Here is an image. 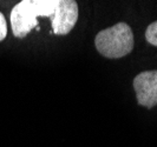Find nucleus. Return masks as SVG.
Wrapping results in <instances>:
<instances>
[{"instance_id": "obj_3", "label": "nucleus", "mask_w": 157, "mask_h": 147, "mask_svg": "<svg viewBox=\"0 0 157 147\" xmlns=\"http://www.w3.org/2000/svg\"><path fill=\"white\" fill-rule=\"evenodd\" d=\"M78 20V4L75 0L58 1L55 12L51 17L52 33L65 35L72 31Z\"/></svg>"}, {"instance_id": "obj_1", "label": "nucleus", "mask_w": 157, "mask_h": 147, "mask_svg": "<svg viewBox=\"0 0 157 147\" xmlns=\"http://www.w3.org/2000/svg\"><path fill=\"white\" fill-rule=\"evenodd\" d=\"M58 1L24 0L16 5L11 12L12 31L17 38H25L32 28L38 26L37 17H52Z\"/></svg>"}, {"instance_id": "obj_2", "label": "nucleus", "mask_w": 157, "mask_h": 147, "mask_svg": "<svg viewBox=\"0 0 157 147\" xmlns=\"http://www.w3.org/2000/svg\"><path fill=\"white\" fill-rule=\"evenodd\" d=\"M97 51L105 58L118 59L129 54L134 48V33L126 23H118L101 31L94 39Z\"/></svg>"}, {"instance_id": "obj_5", "label": "nucleus", "mask_w": 157, "mask_h": 147, "mask_svg": "<svg viewBox=\"0 0 157 147\" xmlns=\"http://www.w3.org/2000/svg\"><path fill=\"white\" fill-rule=\"evenodd\" d=\"M145 39L149 44L157 47V20L148 26V28L145 31Z\"/></svg>"}, {"instance_id": "obj_6", "label": "nucleus", "mask_w": 157, "mask_h": 147, "mask_svg": "<svg viewBox=\"0 0 157 147\" xmlns=\"http://www.w3.org/2000/svg\"><path fill=\"white\" fill-rule=\"evenodd\" d=\"M7 35V25H6V19L4 14L0 12V41H2Z\"/></svg>"}, {"instance_id": "obj_4", "label": "nucleus", "mask_w": 157, "mask_h": 147, "mask_svg": "<svg viewBox=\"0 0 157 147\" xmlns=\"http://www.w3.org/2000/svg\"><path fill=\"white\" fill-rule=\"evenodd\" d=\"M137 102L148 108L157 105V71L142 72L134 79Z\"/></svg>"}]
</instances>
